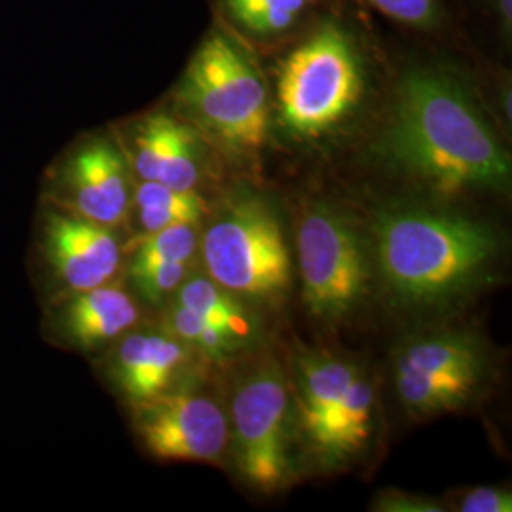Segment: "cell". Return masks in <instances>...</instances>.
Returning <instances> with one entry per match:
<instances>
[{"instance_id": "obj_8", "label": "cell", "mask_w": 512, "mask_h": 512, "mask_svg": "<svg viewBox=\"0 0 512 512\" xmlns=\"http://www.w3.org/2000/svg\"><path fill=\"white\" fill-rule=\"evenodd\" d=\"M135 429L154 458L215 461L228 444V420L219 404L198 393H164L133 404Z\"/></svg>"}, {"instance_id": "obj_17", "label": "cell", "mask_w": 512, "mask_h": 512, "mask_svg": "<svg viewBox=\"0 0 512 512\" xmlns=\"http://www.w3.org/2000/svg\"><path fill=\"white\" fill-rule=\"evenodd\" d=\"M177 306H183L219 325L220 329L236 336L245 348H249L260 334L255 311L243 304L241 296L226 291L213 279L194 277L190 281H183L177 293Z\"/></svg>"}, {"instance_id": "obj_20", "label": "cell", "mask_w": 512, "mask_h": 512, "mask_svg": "<svg viewBox=\"0 0 512 512\" xmlns=\"http://www.w3.org/2000/svg\"><path fill=\"white\" fill-rule=\"evenodd\" d=\"M232 19L256 37H279L293 29L308 0H224Z\"/></svg>"}, {"instance_id": "obj_18", "label": "cell", "mask_w": 512, "mask_h": 512, "mask_svg": "<svg viewBox=\"0 0 512 512\" xmlns=\"http://www.w3.org/2000/svg\"><path fill=\"white\" fill-rule=\"evenodd\" d=\"M486 370H465L431 378L395 380L397 397L412 416H437L454 412L475 399Z\"/></svg>"}, {"instance_id": "obj_1", "label": "cell", "mask_w": 512, "mask_h": 512, "mask_svg": "<svg viewBox=\"0 0 512 512\" xmlns=\"http://www.w3.org/2000/svg\"><path fill=\"white\" fill-rule=\"evenodd\" d=\"M393 167L440 194L507 190L511 158L469 86L442 67L404 74L378 145Z\"/></svg>"}, {"instance_id": "obj_26", "label": "cell", "mask_w": 512, "mask_h": 512, "mask_svg": "<svg viewBox=\"0 0 512 512\" xmlns=\"http://www.w3.org/2000/svg\"><path fill=\"white\" fill-rule=\"evenodd\" d=\"M378 505L382 511H440V507H435V503L427 499L404 494H387L385 497L382 495V501Z\"/></svg>"}, {"instance_id": "obj_2", "label": "cell", "mask_w": 512, "mask_h": 512, "mask_svg": "<svg viewBox=\"0 0 512 512\" xmlns=\"http://www.w3.org/2000/svg\"><path fill=\"white\" fill-rule=\"evenodd\" d=\"M376 262L385 291L408 310H446L492 279L499 239L461 213L399 203L376 219Z\"/></svg>"}, {"instance_id": "obj_15", "label": "cell", "mask_w": 512, "mask_h": 512, "mask_svg": "<svg viewBox=\"0 0 512 512\" xmlns=\"http://www.w3.org/2000/svg\"><path fill=\"white\" fill-rule=\"evenodd\" d=\"M480 340L469 332H437L404 342L393 359V378H431L465 370H486Z\"/></svg>"}, {"instance_id": "obj_9", "label": "cell", "mask_w": 512, "mask_h": 512, "mask_svg": "<svg viewBox=\"0 0 512 512\" xmlns=\"http://www.w3.org/2000/svg\"><path fill=\"white\" fill-rule=\"evenodd\" d=\"M128 156L107 135L84 139L55 169V203L84 219L112 228L124 219L129 200Z\"/></svg>"}, {"instance_id": "obj_21", "label": "cell", "mask_w": 512, "mask_h": 512, "mask_svg": "<svg viewBox=\"0 0 512 512\" xmlns=\"http://www.w3.org/2000/svg\"><path fill=\"white\" fill-rule=\"evenodd\" d=\"M167 334L181 340L188 348L200 351L213 359H222L234 355L239 349L245 348L236 336L220 329L202 315L186 310L183 306H173V310L165 317Z\"/></svg>"}, {"instance_id": "obj_4", "label": "cell", "mask_w": 512, "mask_h": 512, "mask_svg": "<svg viewBox=\"0 0 512 512\" xmlns=\"http://www.w3.org/2000/svg\"><path fill=\"white\" fill-rule=\"evenodd\" d=\"M363 90L365 63L355 40L340 25H321L281 63L279 120L296 139L323 137L355 110Z\"/></svg>"}, {"instance_id": "obj_27", "label": "cell", "mask_w": 512, "mask_h": 512, "mask_svg": "<svg viewBox=\"0 0 512 512\" xmlns=\"http://www.w3.org/2000/svg\"><path fill=\"white\" fill-rule=\"evenodd\" d=\"M511 4V0H497V16H499V21H501V31H503V33H507V35H511Z\"/></svg>"}, {"instance_id": "obj_23", "label": "cell", "mask_w": 512, "mask_h": 512, "mask_svg": "<svg viewBox=\"0 0 512 512\" xmlns=\"http://www.w3.org/2000/svg\"><path fill=\"white\" fill-rule=\"evenodd\" d=\"M188 272V262H167L147 268H129L135 289L150 302H160L181 287Z\"/></svg>"}, {"instance_id": "obj_16", "label": "cell", "mask_w": 512, "mask_h": 512, "mask_svg": "<svg viewBox=\"0 0 512 512\" xmlns=\"http://www.w3.org/2000/svg\"><path fill=\"white\" fill-rule=\"evenodd\" d=\"M359 368L329 355H304L296 365V414L306 442L348 391Z\"/></svg>"}, {"instance_id": "obj_3", "label": "cell", "mask_w": 512, "mask_h": 512, "mask_svg": "<svg viewBox=\"0 0 512 512\" xmlns=\"http://www.w3.org/2000/svg\"><path fill=\"white\" fill-rule=\"evenodd\" d=\"M177 105L211 139L236 154L266 143L270 103L255 59L224 31H213L190 59Z\"/></svg>"}, {"instance_id": "obj_25", "label": "cell", "mask_w": 512, "mask_h": 512, "mask_svg": "<svg viewBox=\"0 0 512 512\" xmlns=\"http://www.w3.org/2000/svg\"><path fill=\"white\" fill-rule=\"evenodd\" d=\"M463 512H511L512 494L501 488H475L459 503Z\"/></svg>"}, {"instance_id": "obj_11", "label": "cell", "mask_w": 512, "mask_h": 512, "mask_svg": "<svg viewBox=\"0 0 512 512\" xmlns=\"http://www.w3.org/2000/svg\"><path fill=\"white\" fill-rule=\"evenodd\" d=\"M124 152L139 181H158L175 190H194L200 181V137L171 114L156 112L139 120Z\"/></svg>"}, {"instance_id": "obj_5", "label": "cell", "mask_w": 512, "mask_h": 512, "mask_svg": "<svg viewBox=\"0 0 512 512\" xmlns=\"http://www.w3.org/2000/svg\"><path fill=\"white\" fill-rule=\"evenodd\" d=\"M203 260L215 283L243 298L279 300L291 285V256L279 220L253 194L224 205L205 232Z\"/></svg>"}, {"instance_id": "obj_7", "label": "cell", "mask_w": 512, "mask_h": 512, "mask_svg": "<svg viewBox=\"0 0 512 512\" xmlns=\"http://www.w3.org/2000/svg\"><path fill=\"white\" fill-rule=\"evenodd\" d=\"M291 399L279 366H258L236 389L232 440L241 476L260 492L291 480Z\"/></svg>"}, {"instance_id": "obj_10", "label": "cell", "mask_w": 512, "mask_h": 512, "mask_svg": "<svg viewBox=\"0 0 512 512\" xmlns=\"http://www.w3.org/2000/svg\"><path fill=\"white\" fill-rule=\"evenodd\" d=\"M40 251L52 275L69 293L109 283L120 266V247L109 226L63 207L42 215Z\"/></svg>"}, {"instance_id": "obj_6", "label": "cell", "mask_w": 512, "mask_h": 512, "mask_svg": "<svg viewBox=\"0 0 512 512\" xmlns=\"http://www.w3.org/2000/svg\"><path fill=\"white\" fill-rule=\"evenodd\" d=\"M296 245L308 310L327 323L349 317L370 283L365 245L353 224L329 205H313L300 220Z\"/></svg>"}, {"instance_id": "obj_22", "label": "cell", "mask_w": 512, "mask_h": 512, "mask_svg": "<svg viewBox=\"0 0 512 512\" xmlns=\"http://www.w3.org/2000/svg\"><path fill=\"white\" fill-rule=\"evenodd\" d=\"M198 238L194 224H175L158 232H147L139 239L129 268H147L167 262H190L196 253Z\"/></svg>"}, {"instance_id": "obj_14", "label": "cell", "mask_w": 512, "mask_h": 512, "mask_svg": "<svg viewBox=\"0 0 512 512\" xmlns=\"http://www.w3.org/2000/svg\"><path fill=\"white\" fill-rule=\"evenodd\" d=\"M374 408V387L365 372L359 370L308 446L329 465L361 454L374 431Z\"/></svg>"}, {"instance_id": "obj_19", "label": "cell", "mask_w": 512, "mask_h": 512, "mask_svg": "<svg viewBox=\"0 0 512 512\" xmlns=\"http://www.w3.org/2000/svg\"><path fill=\"white\" fill-rule=\"evenodd\" d=\"M133 202L145 232H158L175 224H196L205 213V203L194 190H175L158 181H141Z\"/></svg>"}, {"instance_id": "obj_24", "label": "cell", "mask_w": 512, "mask_h": 512, "mask_svg": "<svg viewBox=\"0 0 512 512\" xmlns=\"http://www.w3.org/2000/svg\"><path fill=\"white\" fill-rule=\"evenodd\" d=\"M387 18L416 29H431L440 21V0H366Z\"/></svg>"}, {"instance_id": "obj_13", "label": "cell", "mask_w": 512, "mask_h": 512, "mask_svg": "<svg viewBox=\"0 0 512 512\" xmlns=\"http://www.w3.org/2000/svg\"><path fill=\"white\" fill-rule=\"evenodd\" d=\"M139 319V308L122 285L105 283L69 293L55 311V329L74 348L95 349L120 338Z\"/></svg>"}, {"instance_id": "obj_12", "label": "cell", "mask_w": 512, "mask_h": 512, "mask_svg": "<svg viewBox=\"0 0 512 512\" xmlns=\"http://www.w3.org/2000/svg\"><path fill=\"white\" fill-rule=\"evenodd\" d=\"M188 346L167 332H135L114 351L110 376L131 404L169 393L181 374Z\"/></svg>"}]
</instances>
